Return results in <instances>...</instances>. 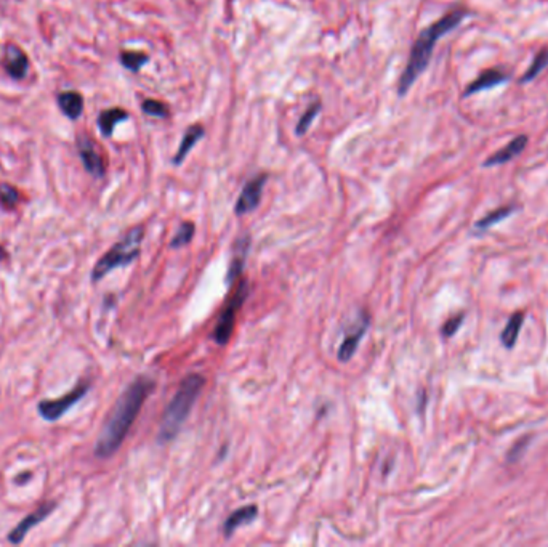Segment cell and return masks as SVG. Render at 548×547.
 <instances>
[{
  "label": "cell",
  "instance_id": "1",
  "mask_svg": "<svg viewBox=\"0 0 548 547\" xmlns=\"http://www.w3.org/2000/svg\"><path fill=\"white\" fill-rule=\"evenodd\" d=\"M154 387L156 382L153 379L140 376L124 390L121 397L117 398L116 404H114L111 414L108 416L98 438H96V458H111L122 446L124 440H126L130 429H132L133 422L137 421L140 411L143 408V403L153 392Z\"/></svg>",
  "mask_w": 548,
  "mask_h": 547
},
{
  "label": "cell",
  "instance_id": "2",
  "mask_svg": "<svg viewBox=\"0 0 548 547\" xmlns=\"http://www.w3.org/2000/svg\"><path fill=\"white\" fill-rule=\"evenodd\" d=\"M470 12L465 8H455L452 12H449L443 16L441 20H438L436 23L428 26L427 29H423L419 37H417L414 45H412L408 66H406L404 73L401 74L399 84H398V94L399 96H404L408 94L409 89L415 84V80L419 79V75L425 71L430 64V59L435 50V45L443 36H446L447 32L454 31L459 24H462L465 18H468Z\"/></svg>",
  "mask_w": 548,
  "mask_h": 547
},
{
  "label": "cell",
  "instance_id": "3",
  "mask_svg": "<svg viewBox=\"0 0 548 547\" xmlns=\"http://www.w3.org/2000/svg\"><path fill=\"white\" fill-rule=\"evenodd\" d=\"M204 384L205 381L200 374H189L183 379L177 393L173 395L172 402L167 406L164 416H162L159 438H157L159 443L172 442L180 433L194 403H196L200 390L204 388Z\"/></svg>",
  "mask_w": 548,
  "mask_h": 547
},
{
  "label": "cell",
  "instance_id": "4",
  "mask_svg": "<svg viewBox=\"0 0 548 547\" xmlns=\"http://www.w3.org/2000/svg\"><path fill=\"white\" fill-rule=\"evenodd\" d=\"M143 236V226H135V228L128 230L127 235L124 236L121 241H117L116 245L96 262L94 270H91V281L98 283L108 273H111L112 270L127 267V265L132 263L133 260L140 256Z\"/></svg>",
  "mask_w": 548,
  "mask_h": 547
},
{
  "label": "cell",
  "instance_id": "5",
  "mask_svg": "<svg viewBox=\"0 0 548 547\" xmlns=\"http://www.w3.org/2000/svg\"><path fill=\"white\" fill-rule=\"evenodd\" d=\"M247 296H249L247 281H241V283L237 284L235 294H232L230 302L226 303L223 312H221L219 323H216L214 339L216 340V344L219 345H225L228 340H230L232 329H235V324H236L237 313H239V310L242 308V303L246 302Z\"/></svg>",
  "mask_w": 548,
  "mask_h": 547
},
{
  "label": "cell",
  "instance_id": "6",
  "mask_svg": "<svg viewBox=\"0 0 548 547\" xmlns=\"http://www.w3.org/2000/svg\"><path fill=\"white\" fill-rule=\"evenodd\" d=\"M89 390H90V382L87 381L80 382L73 390H69L66 395H63V397L55 400H42V402L37 404V411H39L42 419H45L48 422H55L59 418H63L73 406L77 404L80 400L85 397Z\"/></svg>",
  "mask_w": 548,
  "mask_h": 547
},
{
  "label": "cell",
  "instance_id": "7",
  "mask_svg": "<svg viewBox=\"0 0 548 547\" xmlns=\"http://www.w3.org/2000/svg\"><path fill=\"white\" fill-rule=\"evenodd\" d=\"M75 148H77L79 158L82 161L84 169L95 178H103L106 173L105 159L98 149H96L95 142L87 135H79L75 140Z\"/></svg>",
  "mask_w": 548,
  "mask_h": 547
},
{
  "label": "cell",
  "instance_id": "8",
  "mask_svg": "<svg viewBox=\"0 0 548 547\" xmlns=\"http://www.w3.org/2000/svg\"><path fill=\"white\" fill-rule=\"evenodd\" d=\"M267 180H268V173H258V175H255L246 183V185H244L239 198H237V203L235 205V212L237 215L249 214L258 207L260 201H262V193L265 185H267Z\"/></svg>",
  "mask_w": 548,
  "mask_h": 547
},
{
  "label": "cell",
  "instance_id": "9",
  "mask_svg": "<svg viewBox=\"0 0 548 547\" xmlns=\"http://www.w3.org/2000/svg\"><path fill=\"white\" fill-rule=\"evenodd\" d=\"M2 66L8 78L15 80H23L29 73V58L23 48L13 42H8L3 48Z\"/></svg>",
  "mask_w": 548,
  "mask_h": 547
},
{
  "label": "cell",
  "instance_id": "10",
  "mask_svg": "<svg viewBox=\"0 0 548 547\" xmlns=\"http://www.w3.org/2000/svg\"><path fill=\"white\" fill-rule=\"evenodd\" d=\"M369 321H371V319H369L367 313L361 312L356 321L353 323V326L348 329V331H346L343 342H341L339 353H337V358L341 363L350 361L353 356H355L357 347H360V344H361V339L364 337V334L367 333Z\"/></svg>",
  "mask_w": 548,
  "mask_h": 547
},
{
  "label": "cell",
  "instance_id": "11",
  "mask_svg": "<svg viewBox=\"0 0 548 547\" xmlns=\"http://www.w3.org/2000/svg\"><path fill=\"white\" fill-rule=\"evenodd\" d=\"M57 509V502L55 501H48L45 504H42L36 509L34 512H31L28 517H24L21 522L16 525V527L12 530V532L8 533V541L12 544H20L21 541L26 538V534H28L32 528L37 527V525L42 523L43 520H45L50 513L55 511Z\"/></svg>",
  "mask_w": 548,
  "mask_h": 547
},
{
  "label": "cell",
  "instance_id": "12",
  "mask_svg": "<svg viewBox=\"0 0 548 547\" xmlns=\"http://www.w3.org/2000/svg\"><path fill=\"white\" fill-rule=\"evenodd\" d=\"M508 80H510V73L503 71V69H498V68L486 69L484 73H481L478 78L473 80V82L466 87L462 96L464 99H466V96L480 94V92L491 90V89H494V87L508 82Z\"/></svg>",
  "mask_w": 548,
  "mask_h": 547
},
{
  "label": "cell",
  "instance_id": "13",
  "mask_svg": "<svg viewBox=\"0 0 548 547\" xmlns=\"http://www.w3.org/2000/svg\"><path fill=\"white\" fill-rule=\"evenodd\" d=\"M528 140H529L528 135H518V137H514L512 140V142H508L505 146H503L502 149H498L492 156H489V158L482 162V166L494 167V166L507 164V162H510L523 153L526 146H528Z\"/></svg>",
  "mask_w": 548,
  "mask_h": 547
},
{
  "label": "cell",
  "instance_id": "14",
  "mask_svg": "<svg viewBox=\"0 0 548 547\" xmlns=\"http://www.w3.org/2000/svg\"><path fill=\"white\" fill-rule=\"evenodd\" d=\"M57 103L59 111L69 121H77L84 112V96L77 90H64L57 95Z\"/></svg>",
  "mask_w": 548,
  "mask_h": 547
},
{
  "label": "cell",
  "instance_id": "15",
  "mask_svg": "<svg viewBox=\"0 0 548 547\" xmlns=\"http://www.w3.org/2000/svg\"><path fill=\"white\" fill-rule=\"evenodd\" d=\"M204 135H205V130L202 124H193V126H189L183 135L180 148H178L175 158H173V164L180 166L182 162L186 159L189 151L198 145L199 140L204 138Z\"/></svg>",
  "mask_w": 548,
  "mask_h": 547
},
{
  "label": "cell",
  "instance_id": "16",
  "mask_svg": "<svg viewBox=\"0 0 548 547\" xmlns=\"http://www.w3.org/2000/svg\"><path fill=\"white\" fill-rule=\"evenodd\" d=\"M126 121H128V112L126 110H122V108H110V110H105L100 112L96 124H98V129L103 137L111 138L117 124Z\"/></svg>",
  "mask_w": 548,
  "mask_h": 547
},
{
  "label": "cell",
  "instance_id": "17",
  "mask_svg": "<svg viewBox=\"0 0 548 547\" xmlns=\"http://www.w3.org/2000/svg\"><path fill=\"white\" fill-rule=\"evenodd\" d=\"M257 517H258L257 506L252 504V506H244L241 509H237V511L232 512L225 522L223 532L226 534V538H230V536L235 533L236 530H239L241 527H244V525L252 523Z\"/></svg>",
  "mask_w": 548,
  "mask_h": 547
},
{
  "label": "cell",
  "instance_id": "18",
  "mask_svg": "<svg viewBox=\"0 0 548 547\" xmlns=\"http://www.w3.org/2000/svg\"><path fill=\"white\" fill-rule=\"evenodd\" d=\"M249 249H251V236L244 235L242 238L236 241L235 254H232V258L230 262V272H228V281H235L237 276L242 273L244 265H246V258L249 254Z\"/></svg>",
  "mask_w": 548,
  "mask_h": 547
},
{
  "label": "cell",
  "instance_id": "19",
  "mask_svg": "<svg viewBox=\"0 0 548 547\" xmlns=\"http://www.w3.org/2000/svg\"><path fill=\"white\" fill-rule=\"evenodd\" d=\"M523 323H524V313L523 312L514 313V315L508 319L507 326H505V329H503L502 335H501L503 347H507V349H513L514 344H517V340H518V335H519Z\"/></svg>",
  "mask_w": 548,
  "mask_h": 547
},
{
  "label": "cell",
  "instance_id": "20",
  "mask_svg": "<svg viewBox=\"0 0 548 547\" xmlns=\"http://www.w3.org/2000/svg\"><path fill=\"white\" fill-rule=\"evenodd\" d=\"M547 68H548V47H544L542 50L535 53V57L533 59V63H531V66L528 68V71H526L523 74V78L519 79V84L533 82V80L539 78Z\"/></svg>",
  "mask_w": 548,
  "mask_h": 547
},
{
  "label": "cell",
  "instance_id": "21",
  "mask_svg": "<svg viewBox=\"0 0 548 547\" xmlns=\"http://www.w3.org/2000/svg\"><path fill=\"white\" fill-rule=\"evenodd\" d=\"M119 61H121V64L127 71L138 73L140 69L149 61V55H146L145 52L137 50H122L121 55H119Z\"/></svg>",
  "mask_w": 548,
  "mask_h": 547
},
{
  "label": "cell",
  "instance_id": "22",
  "mask_svg": "<svg viewBox=\"0 0 548 547\" xmlns=\"http://www.w3.org/2000/svg\"><path fill=\"white\" fill-rule=\"evenodd\" d=\"M514 209H517V207H514V205H502V207H497V209L491 210L489 214H486V217H482V219L478 221V224L475 225L476 230L491 228V226L498 224V221L505 220L507 217L512 215L514 212Z\"/></svg>",
  "mask_w": 548,
  "mask_h": 547
},
{
  "label": "cell",
  "instance_id": "23",
  "mask_svg": "<svg viewBox=\"0 0 548 547\" xmlns=\"http://www.w3.org/2000/svg\"><path fill=\"white\" fill-rule=\"evenodd\" d=\"M321 110H323L321 101H314V103H311V105H309V108L305 112H303V116L300 117V121H298L297 127H295V133L298 135V137H302V135H305L308 132L309 126H311L314 119H316V116L319 115V112H321Z\"/></svg>",
  "mask_w": 548,
  "mask_h": 547
},
{
  "label": "cell",
  "instance_id": "24",
  "mask_svg": "<svg viewBox=\"0 0 548 547\" xmlns=\"http://www.w3.org/2000/svg\"><path fill=\"white\" fill-rule=\"evenodd\" d=\"M20 199L21 193L18 191V188L10 185V183H0V204H2L3 209H15L20 204Z\"/></svg>",
  "mask_w": 548,
  "mask_h": 547
},
{
  "label": "cell",
  "instance_id": "25",
  "mask_svg": "<svg viewBox=\"0 0 548 547\" xmlns=\"http://www.w3.org/2000/svg\"><path fill=\"white\" fill-rule=\"evenodd\" d=\"M141 111H143L145 115L153 116L157 119H165V117H169V115H170V110L167 108L165 103H162L159 100H153V99H148V100L143 101V105H141Z\"/></svg>",
  "mask_w": 548,
  "mask_h": 547
},
{
  "label": "cell",
  "instance_id": "26",
  "mask_svg": "<svg viewBox=\"0 0 548 547\" xmlns=\"http://www.w3.org/2000/svg\"><path fill=\"white\" fill-rule=\"evenodd\" d=\"M194 230H196L194 228V224H191V221H184V224H182L180 228H178V231L175 233V236H173L170 247L178 249V247L186 246L188 242L193 240Z\"/></svg>",
  "mask_w": 548,
  "mask_h": 547
},
{
  "label": "cell",
  "instance_id": "27",
  "mask_svg": "<svg viewBox=\"0 0 548 547\" xmlns=\"http://www.w3.org/2000/svg\"><path fill=\"white\" fill-rule=\"evenodd\" d=\"M464 323V313H460V315H455L452 318H449L446 323H444L443 326V335L444 337H450V335H454L455 333L459 331L460 326H462Z\"/></svg>",
  "mask_w": 548,
  "mask_h": 547
},
{
  "label": "cell",
  "instance_id": "28",
  "mask_svg": "<svg viewBox=\"0 0 548 547\" xmlns=\"http://www.w3.org/2000/svg\"><path fill=\"white\" fill-rule=\"evenodd\" d=\"M531 438H533L531 435L521 438V440L517 443V445H514L512 449H510L508 454H507V458H508L510 462H517L518 461V459L521 458V454H523L526 451V448H528V443L531 442Z\"/></svg>",
  "mask_w": 548,
  "mask_h": 547
},
{
  "label": "cell",
  "instance_id": "29",
  "mask_svg": "<svg viewBox=\"0 0 548 547\" xmlns=\"http://www.w3.org/2000/svg\"><path fill=\"white\" fill-rule=\"evenodd\" d=\"M3 257H5V252H3V249H2V247H0V260H2Z\"/></svg>",
  "mask_w": 548,
  "mask_h": 547
}]
</instances>
